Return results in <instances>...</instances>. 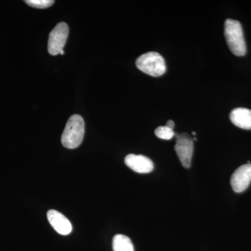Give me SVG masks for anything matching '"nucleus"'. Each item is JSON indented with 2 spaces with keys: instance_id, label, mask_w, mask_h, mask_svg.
Returning a JSON list of instances; mask_svg holds the SVG:
<instances>
[{
  "instance_id": "f257e3e1",
  "label": "nucleus",
  "mask_w": 251,
  "mask_h": 251,
  "mask_svg": "<svg viewBox=\"0 0 251 251\" xmlns=\"http://www.w3.org/2000/svg\"><path fill=\"white\" fill-rule=\"evenodd\" d=\"M85 135V122L79 115H72L68 120L62 135V143L64 148H78L83 140Z\"/></svg>"
},
{
  "instance_id": "f03ea898",
  "label": "nucleus",
  "mask_w": 251,
  "mask_h": 251,
  "mask_svg": "<svg viewBox=\"0 0 251 251\" xmlns=\"http://www.w3.org/2000/svg\"><path fill=\"white\" fill-rule=\"evenodd\" d=\"M225 36L229 50L238 57L247 53L242 25L235 20L227 19L225 23Z\"/></svg>"
},
{
  "instance_id": "7ed1b4c3",
  "label": "nucleus",
  "mask_w": 251,
  "mask_h": 251,
  "mask_svg": "<svg viewBox=\"0 0 251 251\" xmlns=\"http://www.w3.org/2000/svg\"><path fill=\"white\" fill-rule=\"evenodd\" d=\"M136 67L145 74L153 77H159L166 72V62L161 54L149 52L142 54L135 62Z\"/></svg>"
},
{
  "instance_id": "20e7f679",
  "label": "nucleus",
  "mask_w": 251,
  "mask_h": 251,
  "mask_svg": "<svg viewBox=\"0 0 251 251\" xmlns=\"http://www.w3.org/2000/svg\"><path fill=\"white\" fill-rule=\"evenodd\" d=\"M69 29L67 23H59L50 33L48 50L51 55H57L64 50L69 36Z\"/></svg>"
},
{
  "instance_id": "39448f33",
  "label": "nucleus",
  "mask_w": 251,
  "mask_h": 251,
  "mask_svg": "<svg viewBox=\"0 0 251 251\" xmlns=\"http://www.w3.org/2000/svg\"><path fill=\"white\" fill-rule=\"evenodd\" d=\"M175 150L183 167L189 168L194 150V143L192 138L187 133L176 135Z\"/></svg>"
},
{
  "instance_id": "423d86ee",
  "label": "nucleus",
  "mask_w": 251,
  "mask_h": 251,
  "mask_svg": "<svg viewBox=\"0 0 251 251\" xmlns=\"http://www.w3.org/2000/svg\"><path fill=\"white\" fill-rule=\"evenodd\" d=\"M231 185L234 192H244L251 182V164L243 165L237 168L230 180Z\"/></svg>"
},
{
  "instance_id": "0eeeda50",
  "label": "nucleus",
  "mask_w": 251,
  "mask_h": 251,
  "mask_svg": "<svg viewBox=\"0 0 251 251\" xmlns=\"http://www.w3.org/2000/svg\"><path fill=\"white\" fill-rule=\"evenodd\" d=\"M125 163L132 171L140 174L150 173L153 170L152 161L143 155L130 153L125 157Z\"/></svg>"
},
{
  "instance_id": "6e6552de",
  "label": "nucleus",
  "mask_w": 251,
  "mask_h": 251,
  "mask_svg": "<svg viewBox=\"0 0 251 251\" xmlns=\"http://www.w3.org/2000/svg\"><path fill=\"white\" fill-rule=\"evenodd\" d=\"M47 218L50 224L57 233L68 235L72 232V225L69 220L58 211L50 209L48 211Z\"/></svg>"
},
{
  "instance_id": "1a4fd4ad",
  "label": "nucleus",
  "mask_w": 251,
  "mask_h": 251,
  "mask_svg": "<svg viewBox=\"0 0 251 251\" xmlns=\"http://www.w3.org/2000/svg\"><path fill=\"white\" fill-rule=\"evenodd\" d=\"M231 122L239 128L251 130V110L248 108L234 109L229 115Z\"/></svg>"
},
{
  "instance_id": "9d476101",
  "label": "nucleus",
  "mask_w": 251,
  "mask_h": 251,
  "mask_svg": "<svg viewBox=\"0 0 251 251\" xmlns=\"http://www.w3.org/2000/svg\"><path fill=\"white\" fill-rule=\"evenodd\" d=\"M113 251H134L133 243L130 238L124 234H117L112 239Z\"/></svg>"
},
{
  "instance_id": "9b49d317",
  "label": "nucleus",
  "mask_w": 251,
  "mask_h": 251,
  "mask_svg": "<svg viewBox=\"0 0 251 251\" xmlns=\"http://www.w3.org/2000/svg\"><path fill=\"white\" fill-rule=\"evenodd\" d=\"M155 135L162 140H171L175 136L174 130L168 128L166 126H159L155 130Z\"/></svg>"
},
{
  "instance_id": "f8f14e48",
  "label": "nucleus",
  "mask_w": 251,
  "mask_h": 251,
  "mask_svg": "<svg viewBox=\"0 0 251 251\" xmlns=\"http://www.w3.org/2000/svg\"><path fill=\"white\" fill-rule=\"evenodd\" d=\"M25 3L31 7L36 8V9H46L52 6L54 1L53 0H27Z\"/></svg>"
},
{
  "instance_id": "ddd939ff",
  "label": "nucleus",
  "mask_w": 251,
  "mask_h": 251,
  "mask_svg": "<svg viewBox=\"0 0 251 251\" xmlns=\"http://www.w3.org/2000/svg\"><path fill=\"white\" fill-rule=\"evenodd\" d=\"M166 126L168 127V128H171V129H174L175 127V123L173 120H169L166 124Z\"/></svg>"
},
{
  "instance_id": "4468645a",
  "label": "nucleus",
  "mask_w": 251,
  "mask_h": 251,
  "mask_svg": "<svg viewBox=\"0 0 251 251\" xmlns=\"http://www.w3.org/2000/svg\"><path fill=\"white\" fill-rule=\"evenodd\" d=\"M59 54H62V55H64V50H63L61 51L60 53H59Z\"/></svg>"
},
{
  "instance_id": "2eb2a0df",
  "label": "nucleus",
  "mask_w": 251,
  "mask_h": 251,
  "mask_svg": "<svg viewBox=\"0 0 251 251\" xmlns=\"http://www.w3.org/2000/svg\"><path fill=\"white\" fill-rule=\"evenodd\" d=\"M192 134L193 135H196V133H195V132H193Z\"/></svg>"
}]
</instances>
